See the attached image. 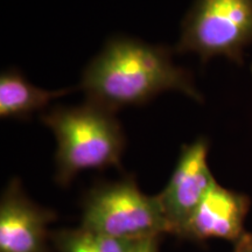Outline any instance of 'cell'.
Listing matches in <instances>:
<instances>
[{
	"label": "cell",
	"instance_id": "cell-1",
	"mask_svg": "<svg viewBox=\"0 0 252 252\" xmlns=\"http://www.w3.org/2000/svg\"><path fill=\"white\" fill-rule=\"evenodd\" d=\"M88 102L116 110L141 105L165 91H180L202 102L191 74L173 63L166 47L128 37H113L82 74Z\"/></svg>",
	"mask_w": 252,
	"mask_h": 252
},
{
	"label": "cell",
	"instance_id": "cell-3",
	"mask_svg": "<svg viewBox=\"0 0 252 252\" xmlns=\"http://www.w3.org/2000/svg\"><path fill=\"white\" fill-rule=\"evenodd\" d=\"M80 226L118 239L169 234L158 196L144 194L133 176L94 186L82 202Z\"/></svg>",
	"mask_w": 252,
	"mask_h": 252
},
{
	"label": "cell",
	"instance_id": "cell-6",
	"mask_svg": "<svg viewBox=\"0 0 252 252\" xmlns=\"http://www.w3.org/2000/svg\"><path fill=\"white\" fill-rule=\"evenodd\" d=\"M53 210L34 203L12 179L0 201V252H48Z\"/></svg>",
	"mask_w": 252,
	"mask_h": 252
},
{
	"label": "cell",
	"instance_id": "cell-8",
	"mask_svg": "<svg viewBox=\"0 0 252 252\" xmlns=\"http://www.w3.org/2000/svg\"><path fill=\"white\" fill-rule=\"evenodd\" d=\"M69 89L49 91L31 84L15 69L0 76V117L27 119L34 112L45 109L53 99L67 94Z\"/></svg>",
	"mask_w": 252,
	"mask_h": 252
},
{
	"label": "cell",
	"instance_id": "cell-9",
	"mask_svg": "<svg viewBox=\"0 0 252 252\" xmlns=\"http://www.w3.org/2000/svg\"><path fill=\"white\" fill-rule=\"evenodd\" d=\"M50 241L59 252H130L139 239L112 238L80 226L50 232Z\"/></svg>",
	"mask_w": 252,
	"mask_h": 252
},
{
	"label": "cell",
	"instance_id": "cell-11",
	"mask_svg": "<svg viewBox=\"0 0 252 252\" xmlns=\"http://www.w3.org/2000/svg\"><path fill=\"white\" fill-rule=\"evenodd\" d=\"M234 252H252V232H245L237 243H235Z\"/></svg>",
	"mask_w": 252,
	"mask_h": 252
},
{
	"label": "cell",
	"instance_id": "cell-5",
	"mask_svg": "<svg viewBox=\"0 0 252 252\" xmlns=\"http://www.w3.org/2000/svg\"><path fill=\"white\" fill-rule=\"evenodd\" d=\"M208 152L206 138L184 145L168 184L157 195L171 235L181 238L197 207L217 184L208 166Z\"/></svg>",
	"mask_w": 252,
	"mask_h": 252
},
{
	"label": "cell",
	"instance_id": "cell-4",
	"mask_svg": "<svg viewBox=\"0 0 252 252\" xmlns=\"http://www.w3.org/2000/svg\"><path fill=\"white\" fill-rule=\"evenodd\" d=\"M252 45V0H194L182 23L176 50L195 53L207 62L224 56L243 63Z\"/></svg>",
	"mask_w": 252,
	"mask_h": 252
},
{
	"label": "cell",
	"instance_id": "cell-10",
	"mask_svg": "<svg viewBox=\"0 0 252 252\" xmlns=\"http://www.w3.org/2000/svg\"><path fill=\"white\" fill-rule=\"evenodd\" d=\"M161 237H150L139 239L130 252H158L159 251V242Z\"/></svg>",
	"mask_w": 252,
	"mask_h": 252
},
{
	"label": "cell",
	"instance_id": "cell-2",
	"mask_svg": "<svg viewBox=\"0 0 252 252\" xmlns=\"http://www.w3.org/2000/svg\"><path fill=\"white\" fill-rule=\"evenodd\" d=\"M55 135L56 182L67 186L80 172L121 167L125 135L115 112L93 102L58 106L41 116Z\"/></svg>",
	"mask_w": 252,
	"mask_h": 252
},
{
	"label": "cell",
	"instance_id": "cell-7",
	"mask_svg": "<svg viewBox=\"0 0 252 252\" xmlns=\"http://www.w3.org/2000/svg\"><path fill=\"white\" fill-rule=\"evenodd\" d=\"M249 209L250 198L247 195L216 184L189 220L181 238L194 242L220 238L237 243L245 234Z\"/></svg>",
	"mask_w": 252,
	"mask_h": 252
}]
</instances>
